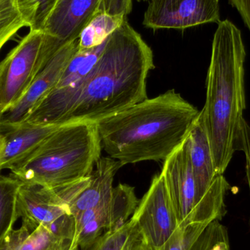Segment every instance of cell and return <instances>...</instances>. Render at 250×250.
Returning <instances> with one entry per match:
<instances>
[{"label": "cell", "mask_w": 250, "mask_h": 250, "mask_svg": "<svg viewBox=\"0 0 250 250\" xmlns=\"http://www.w3.org/2000/svg\"><path fill=\"white\" fill-rule=\"evenodd\" d=\"M154 55L125 20L107 40L102 54L78 84L54 89L29 114L32 123H97L147 98Z\"/></svg>", "instance_id": "1"}, {"label": "cell", "mask_w": 250, "mask_h": 250, "mask_svg": "<svg viewBox=\"0 0 250 250\" xmlns=\"http://www.w3.org/2000/svg\"><path fill=\"white\" fill-rule=\"evenodd\" d=\"M200 111L174 89L96 123L102 149L125 165L164 161L183 144Z\"/></svg>", "instance_id": "2"}, {"label": "cell", "mask_w": 250, "mask_h": 250, "mask_svg": "<svg viewBox=\"0 0 250 250\" xmlns=\"http://www.w3.org/2000/svg\"><path fill=\"white\" fill-rule=\"evenodd\" d=\"M242 32L230 21H220L213 38L201 114L209 139L214 167L224 174L236 151L246 108Z\"/></svg>", "instance_id": "3"}, {"label": "cell", "mask_w": 250, "mask_h": 250, "mask_svg": "<svg viewBox=\"0 0 250 250\" xmlns=\"http://www.w3.org/2000/svg\"><path fill=\"white\" fill-rule=\"evenodd\" d=\"M102 150L96 123H67L9 170L24 183L61 188L90 176Z\"/></svg>", "instance_id": "4"}, {"label": "cell", "mask_w": 250, "mask_h": 250, "mask_svg": "<svg viewBox=\"0 0 250 250\" xmlns=\"http://www.w3.org/2000/svg\"><path fill=\"white\" fill-rule=\"evenodd\" d=\"M57 52L42 31L29 30L0 62V109L4 114L27 92Z\"/></svg>", "instance_id": "5"}, {"label": "cell", "mask_w": 250, "mask_h": 250, "mask_svg": "<svg viewBox=\"0 0 250 250\" xmlns=\"http://www.w3.org/2000/svg\"><path fill=\"white\" fill-rule=\"evenodd\" d=\"M161 174L179 227L191 224L208 225L212 222L220 221L200 195L185 141L163 161Z\"/></svg>", "instance_id": "6"}, {"label": "cell", "mask_w": 250, "mask_h": 250, "mask_svg": "<svg viewBox=\"0 0 250 250\" xmlns=\"http://www.w3.org/2000/svg\"><path fill=\"white\" fill-rule=\"evenodd\" d=\"M17 215L29 230L42 226L56 236L74 240V217L54 188L21 182L18 190Z\"/></svg>", "instance_id": "7"}, {"label": "cell", "mask_w": 250, "mask_h": 250, "mask_svg": "<svg viewBox=\"0 0 250 250\" xmlns=\"http://www.w3.org/2000/svg\"><path fill=\"white\" fill-rule=\"evenodd\" d=\"M139 201L135 189L120 184L113 189L111 198L95 208L82 211L74 217L75 242L83 248L108 230H117L129 220Z\"/></svg>", "instance_id": "8"}, {"label": "cell", "mask_w": 250, "mask_h": 250, "mask_svg": "<svg viewBox=\"0 0 250 250\" xmlns=\"http://www.w3.org/2000/svg\"><path fill=\"white\" fill-rule=\"evenodd\" d=\"M141 236L153 250L160 249L179 228L161 173L153 178L148 191L131 217Z\"/></svg>", "instance_id": "9"}, {"label": "cell", "mask_w": 250, "mask_h": 250, "mask_svg": "<svg viewBox=\"0 0 250 250\" xmlns=\"http://www.w3.org/2000/svg\"><path fill=\"white\" fill-rule=\"evenodd\" d=\"M143 24L150 29L185 30L220 21V0H148Z\"/></svg>", "instance_id": "10"}, {"label": "cell", "mask_w": 250, "mask_h": 250, "mask_svg": "<svg viewBox=\"0 0 250 250\" xmlns=\"http://www.w3.org/2000/svg\"><path fill=\"white\" fill-rule=\"evenodd\" d=\"M79 50V38L63 45L51 59L22 97L4 113L0 123V131L7 130L21 124L57 86L67 64Z\"/></svg>", "instance_id": "11"}, {"label": "cell", "mask_w": 250, "mask_h": 250, "mask_svg": "<svg viewBox=\"0 0 250 250\" xmlns=\"http://www.w3.org/2000/svg\"><path fill=\"white\" fill-rule=\"evenodd\" d=\"M101 0H59L42 32L62 47L79 38ZM139 1V0H138Z\"/></svg>", "instance_id": "12"}, {"label": "cell", "mask_w": 250, "mask_h": 250, "mask_svg": "<svg viewBox=\"0 0 250 250\" xmlns=\"http://www.w3.org/2000/svg\"><path fill=\"white\" fill-rule=\"evenodd\" d=\"M61 125L25 123L5 130L0 170H10L26 159Z\"/></svg>", "instance_id": "13"}, {"label": "cell", "mask_w": 250, "mask_h": 250, "mask_svg": "<svg viewBox=\"0 0 250 250\" xmlns=\"http://www.w3.org/2000/svg\"><path fill=\"white\" fill-rule=\"evenodd\" d=\"M123 166L114 159L101 156L91 173L89 185L70 204V214L75 217L108 201L112 195L114 177Z\"/></svg>", "instance_id": "14"}, {"label": "cell", "mask_w": 250, "mask_h": 250, "mask_svg": "<svg viewBox=\"0 0 250 250\" xmlns=\"http://www.w3.org/2000/svg\"><path fill=\"white\" fill-rule=\"evenodd\" d=\"M79 248L74 240L56 236L42 226L29 230L21 225L0 241V250H78Z\"/></svg>", "instance_id": "15"}, {"label": "cell", "mask_w": 250, "mask_h": 250, "mask_svg": "<svg viewBox=\"0 0 250 250\" xmlns=\"http://www.w3.org/2000/svg\"><path fill=\"white\" fill-rule=\"evenodd\" d=\"M126 20L125 16L95 13L79 37V49H92L102 45L110 35Z\"/></svg>", "instance_id": "16"}, {"label": "cell", "mask_w": 250, "mask_h": 250, "mask_svg": "<svg viewBox=\"0 0 250 250\" xmlns=\"http://www.w3.org/2000/svg\"><path fill=\"white\" fill-rule=\"evenodd\" d=\"M106 41L102 45L92 49L78 50L67 64L54 89H62L74 86L83 81L102 54Z\"/></svg>", "instance_id": "17"}, {"label": "cell", "mask_w": 250, "mask_h": 250, "mask_svg": "<svg viewBox=\"0 0 250 250\" xmlns=\"http://www.w3.org/2000/svg\"><path fill=\"white\" fill-rule=\"evenodd\" d=\"M21 182L12 175H0V241L14 229L17 215V195Z\"/></svg>", "instance_id": "18"}, {"label": "cell", "mask_w": 250, "mask_h": 250, "mask_svg": "<svg viewBox=\"0 0 250 250\" xmlns=\"http://www.w3.org/2000/svg\"><path fill=\"white\" fill-rule=\"evenodd\" d=\"M141 235L132 218L117 230H108L82 250H123L130 241Z\"/></svg>", "instance_id": "19"}, {"label": "cell", "mask_w": 250, "mask_h": 250, "mask_svg": "<svg viewBox=\"0 0 250 250\" xmlns=\"http://www.w3.org/2000/svg\"><path fill=\"white\" fill-rule=\"evenodd\" d=\"M59 0H16L26 26L30 30L42 31Z\"/></svg>", "instance_id": "20"}, {"label": "cell", "mask_w": 250, "mask_h": 250, "mask_svg": "<svg viewBox=\"0 0 250 250\" xmlns=\"http://www.w3.org/2000/svg\"><path fill=\"white\" fill-rule=\"evenodd\" d=\"M23 27L27 26L16 0H0V50Z\"/></svg>", "instance_id": "21"}, {"label": "cell", "mask_w": 250, "mask_h": 250, "mask_svg": "<svg viewBox=\"0 0 250 250\" xmlns=\"http://www.w3.org/2000/svg\"><path fill=\"white\" fill-rule=\"evenodd\" d=\"M189 250H231L229 230L222 222H212Z\"/></svg>", "instance_id": "22"}, {"label": "cell", "mask_w": 250, "mask_h": 250, "mask_svg": "<svg viewBox=\"0 0 250 250\" xmlns=\"http://www.w3.org/2000/svg\"><path fill=\"white\" fill-rule=\"evenodd\" d=\"M208 225L191 224L179 227L169 240L157 250H189Z\"/></svg>", "instance_id": "23"}, {"label": "cell", "mask_w": 250, "mask_h": 250, "mask_svg": "<svg viewBox=\"0 0 250 250\" xmlns=\"http://www.w3.org/2000/svg\"><path fill=\"white\" fill-rule=\"evenodd\" d=\"M239 150L245 154L246 179L250 199V129H247L241 135Z\"/></svg>", "instance_id": "24"}, {"label": "cell", "mask_w": 250, "mask_h": 250, "mask_svg": "<svg viewBox=\"0 0 250 250\" xmlns=\"http://www.w3.org/2000/svg\"><path fill=\"white\" fill-rule=\"evenodd\" d=\"M229 2L237 10L244 23L250 31V0H229Z\"/></svg>", "instance_id": "25"}, {"label": "cell", "mask_w": 250, "mask_h": 250, "mask_svg": "<svg viewBox=\"0 0 250 250\" xmlns=\"http://www.w3.org/2000/svg\"><path fill=\"white\" fill-rule=\"evenodd\" d=\"M123 250H153L140 235L129 242Z\"/></svg>", "instance_id": "26"}, {"label": "cell", "mask_w": 250, "mask_h": 250, "mask_svg": "<svg viewBox=\"0 0 250 250\" xmlns=\"http://www.w3.org/2000/svg\"><path fill=\"white\" fill-rule=\"evenodd\" d=\"M4 148V135L0 132V167H1V157H2L3 152ZM1 171V170H0Z\"/></svg>", "instance_id": "27"}, {"label": "cell", "mask_w": 250, "mask_h": 250, "mask_svg": "<svg viewBox=\"0 0 250 250\" xmlns=\"http://www.w3.org/2000/svg\"><path fill=\"white\" fill-rule=\"evenodd\" d=\"M1 117H2V114H1V109H0V123H1Z\"/></svg>", "instance_id": "28"}, {"label": "cell", "mask_w": 250, "mask_h": 250, "mask_svg": "<svg viewBox=\"0 0 250 250\" xmlns=\"http://www.w3.org/2000/svg\"><path fill=\"white\" fill-rule=\"evenodd\" d=\"M144 1H148V0H144Z\"/></svg>", "instance_id": "29"}]
</instances>
